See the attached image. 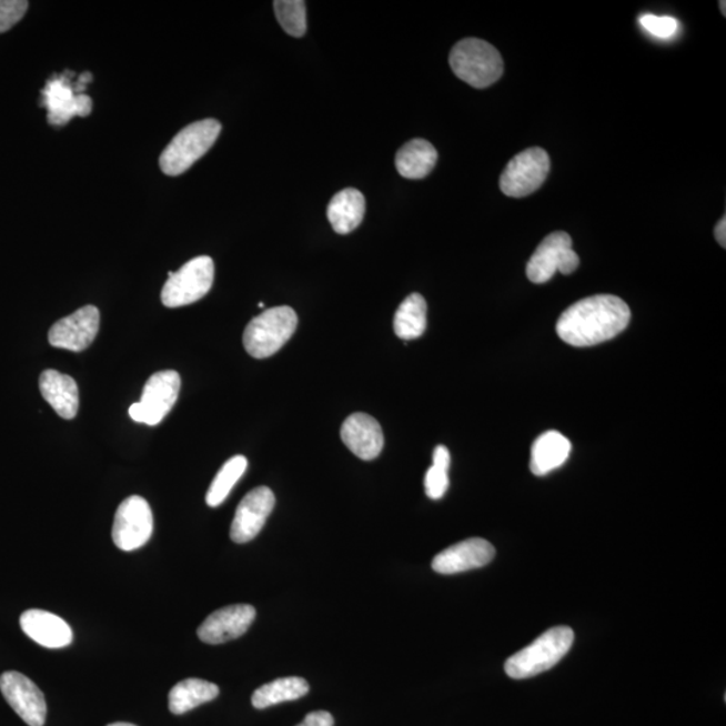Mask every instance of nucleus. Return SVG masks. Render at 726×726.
<instances>
[{
	"label": "nucleus",
	"mask_w": 726,
	"mask_h": 726,
	"mask_svg": "<svg viewBox=\"0 0 726 726\" xmlns=\"http://www.w3.org/2000/svg\"><path fill=\"white\" fill-rule=\"evenodd\" d=\"M632 320L628 304L614 295L583 299L563 312L557 334L565 343L588 347L613 340L627 329Z\"/></svg>",
	"instance_id": "obj_1"
},
{
	"label": "nucleus",
	"mask_w": 726,
	"mask_h": 726,
	"mask_svg": "<svg viewBox=\"0 0 726 726\" xmlns=\"http://www.w3.org/2000/svg\"><path fill=\"white\" fill-rule=\"evenodd\" d=\"M575 642V633L565 626L547 629L521 652L506 661L505 672L513 679H526L551 670L562 661Z\"/></svg>",
	"instance_id": "obj_2"
},
{
	"label": "nucleus",
	"mask_w": 726,
	"mask_h": 726,
	"mask_svg": "<svg viewBox=\"0 0 726 726\" xmlns=\"http://www.w3.org/2000/svg\"><path fill=\"white\" fill-rule=\"evenodd\" d=\"M222 125L219 120L205 119L184 127L171 140L159 158V165L165 175L178 177L213 148L219 139Z\"/></svg>",
	"instance_id": "obj_3"
},
{
	"label": "nucleus",
	"mask_w": 726,
	"mask_h": 726,
	"mask_svg": "<svg viewBox=\"0 0 726 726\" xmlns=\"http://www.w3.org/2000/svg\"><path fill=\"white\" fill-rule=\"evenodd\" d=\"M450 65L458 79L477 89L495 84L503 74L501 53L480 38L457 42L451 50Z\"/></svg>",
	"instance_id": "obj_4"
},
{
	"label": "nucleus",
	"mask_w": 726,
	"mask_h": 726,
	"mask_svg": "<svg viewBox=\"0 0 726 726\" xmlns=\"http://www.w3.org/2000/svg\"><path fill=\"white\" fill-rule=\"evenodd\" d=\"M296 327V312L289 305H280L253 317L244 331L242 341L248 354L253 359H269L291 340Z\"/></svg>",
	"instance_id": "obj_5"
},
{
	"label": "nucleus",
	"mask_w": 726,
	"mask_h": 726,
	"mask_svg": "<svg viewBox=\"0 0 726 726\" xmlns=\"http://www.w3.org/2000/svg\"><path fill=\"white\" fill-rule=\"evenodd\" d=\"M214 282V261L200 256L188 261L178 272H169V280L162 290L165 307L177 309L201 301L212 290Z\"/></svg>",
	"instance_id": "obj_6"
},
{
	"label": "nucleus",
	"mask_w": 726,
	"mask_h": 726,
	"mask_svg": "<svg viewBox=\"0 0 726 726\" xmlns=\"http://www.w3.org/2000/svg\"><path fill=\"white\" fill-rule=\"evenodd\" d=\"M549 171L551 158L547 152L540 148L527 149L507 163L500 188L503 194L512 199H524L543 186Z\"/></svg>",
	"instance_id": "obj_7"
},
{
	"label": "nucleus",
	"mask_w": 726,
	"mask_h": 726,
	"mask_svg": "<svg viewBox=\"0 0 726 726\" xmlns=\"http://www.w3.org/2000/svg\"><path fill=\"white\" fill-rule=\"evenodd\" d=\"M572 238L565 232H554L538 245L527 261L526 275L534 284H544L556 275H571L579 265L577 253L573 251Z\"/></svg>",
	"instance_id": "obj_8"
},
{
	"label": "nucleus",
	"mask_w": 726,
	"mask_h": 726,
	"mask_svg": "<svg viewBox=\"0 0 726 726\" xmlns=\"http://www.w3.org/2000/svg\"><path fill=\"white\" fill-rule=\"evenodd\" d=\"M181 377L174 371L152 374L143 387L140 403L130 407L133 422L158 425L169 415L180 396Z\"/></svg>",
	"instance_id": "obj_9"
},
{
	"label": "nucleus",
	"mask_w": 726,
	"mask_h": 726,
	"mask_svg": "<svg viewBox=\"0 0 726 726\" xmlns=\"http://www.w3.org/2000/svg\"><path fill=\"white\" fill-rule=\"evenodd\" d=\"M152 532L154 517L148 501L132 495L120 503L112 527V540L120 551L139 549L149 543Z\"/></svg>",
	"instance_id": "obj_10"
},
{
	"label": "nucleus",
	"mask_w": 726,
	"mask_h": 726,
	"mask_svg": "<svg viewBox=\"0 0 726 726\" xmlns=\"http://www.w3.org/2000/svg\"><path fill=\"white\" fill-rule=\"evenodd\" d=\"M0 692L12 710L29 726H43L48 706L43 693L33 680L18 672L0 675Z\"/></svg>",
	"instance_id": "obj_11"
},
{
	"label": "nucleus",
	"mask_w": 726,
	"mask_h": 726,
	"mask_svg": "<svg viewBox=\"0 0 726 726\" xmlns=\"http://www.w3.org/2000/svg\"><path fill=\"white\" fill-rule=\"evenodd\" d=\"M100 329V311L94 305H85L72 315L56 322L49 331L50 345L69 352H84L92 345Z\"/></svg>",
	"instance_id": "obj_12"
},
{
	"label": "nucleus",
	"mask_w": 726,
	"mask_h": 726,
	"mask_svg": "<svg viewBox=\"0 0 726 726\" xmlns=\"http://www.w3.org/2000/svg\"><path fill=\"white\" fill-rule=\"evenodd\" d=\"M41 94V105L47 108L48 121L54 127L65 125L74 117L87 118L92 112V99L85 93L75 94L72 81L65 75L49 80Z\"/></svg>",
	"instance_id": "obj_13"
},
{
	"label": "nucleus",
	"mask_w": 726,
	"mask_h": 726,
	"mask_svg": "<svg viewBox=\"0 0 726 726\" xmlns=\"http://www.w3.org/2000/svg\"><path fill=\"white\" fill-rule=\"evenodd\" d=\"M275 502L272 490L265 486L248 493L234 514L231 527L233 543L246 544L256 538L275 507Z\"/></svg>",
	"instance_id": "obj_14"
},
{
	"label": "nucleus",
	"mask_w": 726,
	"mask_h": 726,
	"mask_svg": "<svg viewBox=\"0 0 726 726\" xmlns=\"http://www.w3.org/2000/svg\"><path fill=\"white\" fill-rule=\"evenodd\" d=\"M256 619V609L250 604H234L209 615L199 628V638L208 645H222L244 635Z\"/></svg>",
	"instance_id": "obj_15"
},
{
	"label": "nucleus",
	"mask_w": 726,
	"mask_h": 726,
	"mask_svg": "<svg viewBox=\"0 0 726 726\" xmlns=\"http://www.w3.org/2000/svg\"><path fill=\"white\" fill-rule=\"evenodd\" d=\"M495 547L483 538H468L438 553L432 562V569L441 575L482 568L493 562Z\"/></svg>",
	"instance_id": "obj_16"
},
{
	"label": "nucleus",
	"mask_w": 726,
	"mask_h": 726,
	"mask_svg": "<svg viewBox=\"0 0 726 726\" xmlns=\"http://www.w3.org/2000/svg\"><path fill=\"white\" fill-rule=\"evenodd\" d=\"M342 442L362 461H374L384 448V433L377 420L366 413L349 416L341 430Z\"/></svg>",
	"instance_id": "obj_17"
},
{
	"label": "nucleus",
	"mask_w": 726,
	"mask_h": 726,
	"mask_svg": "<svg viewBox=\"0 0 726 726\" xmlns=\"http://www.w3.org/2000/svg\"><path fill=\"white\" fill-rule=\"evenodd\" d=\"M23 633L38 645L47 648L67 647L73 641L69 624L48 611L29 609L21 616Z\"/></svg>",
	"instance_id": "obj_18"
},
{
	"label": "nucleus",
	"mask_w": 726,
	"mask_h": 726,
	"mask_svg": "<svg viewBox=\"0 0 726 726\" xmlns=\"http://www.w3.org/2000/svg\"><path fill=\"white\" fill-rule=\"evenodd\" d=\"M40 390L47 403L57 415L72 420L78 415L80 396L79 386L70 375L57 371H44L40 377Z\"/></svg>",
	"instance_id": "obj_19"
},
{
	"label": "nucleus",
	"mask_w": 726,
	"mask_h": 726,
	"mask_svg": "<svg viewBox=\"0 0 726 726\" xmlns=\"http://www.w3.org/2000/svg\"><path fill=\"white\" fill-rule=\"evenodd\" d=\"M572 444L563 433L547 431L532 447L531 470L534 475L545 476L563 466L571 455Z\"/></svg>",
	"instance_id": "obj_20"
},
{
	"label": "nucleus",
	"mask_w": 726,
	"mask_h": 726,
	"mask_svg": "<svg viewBox=\"0 0 726 726\" xmlns=\"http://www.w3.org/2000/svg\"><path fill=\"white\" fill-rule=\"evenodd\" d=\"M365 196L356 189H345L331 199L327 216L337 234H349L361 225L365 216Z\"/></svg>",
	"instance_id": "obj_21"
},
{
	"label": "nucleus",
	"mask_w": 726,
	"mask_h": 726,
	"mask_svg": "<svg viewBox=\"0 0 726 726\" xmlns=\"http://www.w3.org/2000/svg\"><path fill=\"white\" fill-rule=\"evenodd\" d=\"M437 151L424 139H413L403 145L396 155L400 175L407 180H423L437 163Z\"/></svg>",
	"instance_id": "obj_22"
},
{
	"label": "nucleus",
	"mask_w": 726,
	"mask_h": 726,
	"mask_svg": "<svg viewBox=\"0 0 726 726\" xmlns=\"http://www.w3.org/2000/svg\"><path fill=\"white\" fill-rule=\"evenodd\" d=\"M219 686L199 678H189L177 684L169 694V708L174 715L181 716L196 706L210 703L219 697Z\"/></svg>",
	"instance_id": "obj_23"
},
{
	"label": "nucleus",
	"mask_w": 726,
	"mask_h": 726,
	"mask_svg": "<svg viewBox=\"0 0 726 726\" xmlns=\"http://www.w3.org/2000/svg\"><path fill=\"white\" fill-rule=\"evenodd\" d=\"M310 692L307 680L301 677H285L259 687L252 696V705L256 709H266L270 706L296 700Z\"/></svg>",
	"instance_id": "obj_24"
},
{
	"label": "nucleus",
	"mask_w": 726,
	"mask_h": 726,
	"mask_svg": "<svg viewBox=\"0 0 726 726\" xmlns=\"http://www.w3.org/2000/svg\"><path fill=\"white\" fill-rule=\"evenodd\" d=\"M426 329V302L420 294L405 299L394 315V333L401 340L412 341L424 334Z\"/></svg>",
	"instance_id": "obj_25"
},
{
	"label": "nucleus",
	"mask_w": 726,
	"mask_h": 726,
	"mask_svg": "<svg viewBox=\"0 0 726 726\" xmlns=\"http://www.w3.org/2000/svg\"><path fill=\"white\" fill-rule=\"evenodd\" d=\"M246 467L248 461L245 456L238 455L229 458L219 471V474L215 475L212 484H210L206 494V503L210 507H216L221 503H224L235 486V483L245 474Z\"/></svg>",
	"instance_id": "obj_26"
},
{
	"label": "nucleus",
	"mask_w": 726,
	"mask_h": 726,
	"mask_svg": "<svg viewBox=\"0 0 726 726\" xmlns=\"http://www.w3.org/2000/svg\"><path fill=\"white\" fill-rule=\"evenodd\" d=\"M451 467V454L447 447L438 445L433 451L432 467L426 471L425 475V492L431 500H442L444 494L447 493L450 486L448 470Z\"/></svg>",
	"instance_id": "obj_27"
},
{
	"label": "nucleus",
	"mask_w": 726,
	"mask_h": 726,
	"mask_svg": "<svg viewBox=\"0 0 726 726\" xmlns=\"http://www.w3.org/2000/svg\"><path fill=\"white\" fill-rule=\"evenodd\" d=\"M276 18L286 34L301 38L307 31V12L303 0H278L273 3Z\"/></svg>",
	"instance_id": "obj_28"
},
{
	"label": "nucleus",
	"mask_w": 726,
	"mask_h": 726,
	"mask_svg": "<svg viewBox=\"0 0 726 726\" xmlns=\"http://www.w3.org/2000/svg\"><path fill=\"white\" fill-rule=\"evenodd\" d=\"M639 22L642 28L648 31L649 34L662 38V40L677 34L679 28L677 19L673 17L646 14L641 17Z\"/></svg>",
	"instance_id": "obj_29"
},
{
	"label": "nucleus",
	"mask_w": 726,
	"mask_h": 726,
	"mask_svg": "<svg viewBox=\"0 0 726 726\" xmlns=\"http://www.w3.org/2000/svg\"><path fill=\"white\" fill-rule=\"evenodd\" d=\"M28 10L29 2L24 0H0V34L14 28Z\"/></svg>",
	"instance_id": "obj_30"
},
{
	"label": "nucleus",
	"mask_w": 726,
	"mask_h": 726,
	"mask_svg": "<svg viewBox=\"0 0 726 726\" xmlns=\"http://www.w3.org/2000/svg\"><path fill=\"white\" fill-rule=\"evenodd\" d=\"M298 726H334V717L329 712H312Z\"/></svg>",
	"instance_id": "obj_31"
},
{
	"label": "nucleus",
	"mask_w": 726,
	"mask_h": 726,
	"mask_svg": "<svg viewBox=\"0 0 726 726\" xmlns=\"http://www.w3.org/2000/svg\"><path fill=\"white\" fill-rule=\"evenodd\" d=\"M715 235H716V240H717L718 244L722 245L723 248H725L726 246V219H725V215L723 216L722 220L718 221V224L716 225V229H715Z\"/></svg>",
	"instance_id": "obj_32"
},
{
	"label": "nucleus",
	"mask_w": 726,
	"mask_h": 726,
	"mask_svg": "<svg viewBox=\"0 0 726 726\" xmlns=\"http://www.w3.org/2000/svg\"><path fill=\"white\" fill-rule=\"evenodd\" d=\"M108 726H138V725H133V724H129V723H114V724H110Z\"/></svg>",
	"instance_id": "obj_33"
},
{
	"label": "nucleus",
	"mask_w": 726,
	"mask_h": 726,
	"mask_svg": "<svg viewBox=\"0 0 726 726\" xmlns=\"http://www.w3.org/2000/svg\"><path fill=\"white\" fill-rule=\"evenodd\" d=\"M725 6H726L725 2H719V9L723 10V14H724V16H726Z\"/></svg>",
	"instance_id": "obj_34"
}]
</instances>
